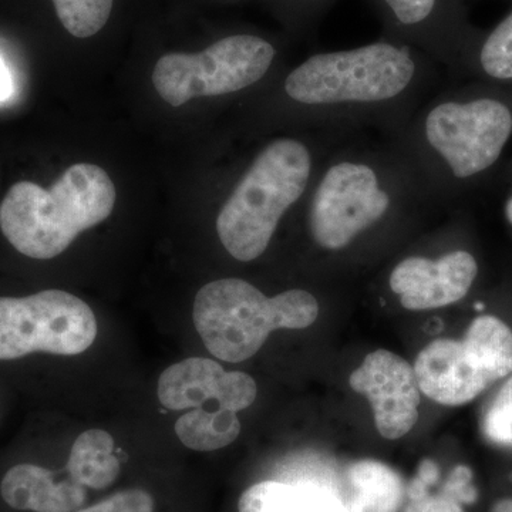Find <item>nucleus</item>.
<instances>
[{"mask_svg":"<svg viewBox=\"0 0 512 512\" xmlns=\"http://www.w3.org/2000/svg\"><path fill=\"white\" fill-rule=\"evenodd\" d=\"M437 83L433 63L412 45L380 40L309 56L282 77L279 93L295 126L392 134Z\"/></svg>","mask_w":512,"mask_h":512,"instance_id":"f257e3e1","label":"nucleus"},{"mask_svg":"<svg viewBox=\"0 0 512 512\" xmlns=\"http://www.w3.org/2000/svg\"><path fill=\"white\" fill-rule=\"evenodd\" d=\"M433 205L436 200L396 141L366 130L330 151L301 207L313 247L339 255Z\"/></svg>","mask_w":512,"mask_h":512,"instance_id":"f03ea898","label":"nucleus"},{"mask_svg":"<svg viewBox=\"0 0 512 512\" xmlns=\"http://www.w3.org/2000/svg\"><path fill=\"white\" fill-rule=\"evenodd\" d=\"M357 131L366 130L302 128L269 141L218 212L215 229L225 251L239 262L261 258L286 215L301 207L326 156Z\"/></svg>","mask_w":512,"mask_h":512,"instance_id":"7ed1b4c3","label":"nucleus"},{"mask_svg":"<svg viewBox=\"0 0 512 512\" xmlns=\"http://www.w3.org/2000/svg\"><path fill=\"white\" fill-rule=\"evenodd\" d=\"M389 136L437 202L498 163L512 136V109L495 97L434 93Z\"/></svg>","mask_w":512,"mask_h":512,"instance_id":"20e7f679","label":"nucleus"},{"mask_svg":"<svg viewBox=\"0 0 512 512\" xmlns=\"http://www.w3.org/2000/svg\"><path fill=\"white\" fill-rule=\"evenodd\" d=\"M114 202L116 188L103 168L74 164L49 190L30 181L12 185L0 205V229L20 254L45 261L107 220Z\"/></svg>","mask_w":512,"mask_h":512,"instance_id":"39448f33","label":"nucleus"},{"mask_svg":"<svg viewBox=\"0 0 512 512\" xmlns=\"http://www.w3.org/2000/svg\"><path fill=\"white\" fill-rule=\"evenodd\" d=\"M318 315V299L305 289H289L271 298L241 278L202 286L192 309L205 348L229 363L256 355L274 330L308 328Z\"/></svg>","mask_w":512,"mask_h":512,"instance_id":"423d86ee","label":"nucleus"},{"mask_svg":"<svg viewBox=\"0 0 512 512\" xmlns=\"http://www.w3.org/2000/svg\"><path fill=\"white\" fill-rule=\"evenodd\" d=\"M421 393L443 406L473 402L512 373V330L495 316H480L461 340L439 339L417 356Z\"/></svg>","mask_w":512,"mask_h":512,"instance_id":"0eeeda50","label":"nucleus"},{"mask_svg":"<svg viewBox=\"0 0 512 512\" xmlns=\"http://www.w3.org/2000/svg\"><path fill=\"white\" fill-rule=\"evenodd\" d=\"M276 49L255 35H232L204 52L170 53L158 60L153 83L170 106L197 97L231 96L264 82L274 69Z\"/></svg>","mask_w":512,"mask_h":512,"instance_id":"6e6552de","label":"nucleus"},{"mask_svg":"<svg viewBox=\"0 0 512 512\" xmlns=\"http://www.w3.org/2000/svg\"><path fill=\"white\" fill-rule=\"evenodd\" d=\"M96 316L73 293L49 289L0 298V360H15L35 352L80 355L97 336Z\"/></svg>","mask_w":512,"mask_h":512,"instance_id":"1a4fd4ad","label":"nucleus"},{"mask_svg":"<svg viewBox=\"0 0 512 512\" xmlns=\"http://www.w3.org/2000/svg\"><path fill=\"white\" fill-rule=\"evenodd\" d=\"M477 276L476 256L466 249H451L437 256H404L394 264L387 285L404 309L421 312L461 301Z\"/></svg>","mask_w":512,"mask_h":512,"instance_id":"9d476101","label":"nucleus"},{"mask_svg":"<svg viewBox=\"0 0 512 512\" xmlns=\"http://www.w3.org/2000/svg\"><path fill=\"white\" fill-rule=\"evenodd\" d=\"M349 383L369 399L384 439H402L416 426L421 390L414 367L403 357L390 350H376L350 375Z\"/></svg>","mask_w":512,"mask_h":512,"instance_id":"9b49d317","label":"nucleus"},{"mask_svg":"<svg viewBox=\"0 0 512 512\" xmlns=\"http://www.w3.org/2000/svg\"><path fill=\"white\" fill-rule=\"evenodd\" d=\"M73 478L57 481L52 471L19 464L10 468L0 483L5 503L15 510L33 512H74L86 500V490Z\"/></svg>","mask_w":512,"mask_h":512,"instance_id":"f8f14e48","label":"nucleus"},{"mask_svg":"<svg viewBox=\"0 0 512 512\" xmlns=\"http://www.w3.org/2000/svg\"><path fill=\"white\" fill-rule=\"evenodd\" d=\"M224 373V367L215 360L185 359L164 370L158 380V399L165 409L174 412L220 406L218 394Z\"/></svg>","mask_w":512,"mask_h":512,"instance_id":"ddd939ff","label":"nucleus"},{"mask_svg":"<svg viewBox=\"0 0 512 512\" xmlns=\"http://www.w3.org/2000/svg\"><path fill=\"white\" fill-rule=\"evenodd\" d=\"M239 512H349L342 498L312 483L261 481L239 498Z\"/></svg>","mask_w":512,"mask_h":512,"instance_id":"4468645a","label":"nucleus"},{"mask_svg":"<svg viewBox=\"0 0 512 512\" xmlns=\"http://www.w3.org/2000/svg\"><path fill=\"white\" fill-rule=\"evenodd\" d=\"M349 512H399L404 501L403 478L387 464L360 460L346 471Z\"/></svg>","mask_w":512,"mask_h":512,"instance_id":"2eb2a0df","label":"nucleus"},{"mask_svg":"<svg viewBox=\"0 0 512 512\" xmlns=\"http://www.w3.org/2000/svg\"><path fill=\"white\" fill-rule=\"evenodd\" d=\"M120 461L114 454V439L104 430H87L77 437L67 461L70 478L83 487L104 490L117 480Z\"/></svg>","mask_w":512,"mask_h":512,"instance_id":"dca6fc26","label":"nucleus"},{"mask_svg":"<svg viewBox=\"0 0 512 512\" xmlns=\"http://www.w3.org/2000/svg\"><path fill=\"white\" fill-rule=\"evenodd\" d=\"M175 433L191 450L215 451L238 439L241 423L237 413L224 407H198L178 419Z\"/></svg>","mask_w":512,"mask_h":512,"instance_id":"f3484780","label":"nucleus"},{"mask_svg":"<svg viewBox=\"0 0 512 512\" xmlns=\"http://www.w3.org/2000/svg\"><path fill=\"white\" fill-rule=\"evenodd\" d=\"M64 29L79 39L99 33L106 26L113 0H53Z\"/></svg>","mask_w":512,"mask_h":512,"instance_id":"a211bd4d","label":"nucleus"},{"mask_svg":"<svg viewBox=\"0 0 512 512\" xmlns=\"http://www.w3.org/2000/svg\"><path fill=\"white\" fill-rule=\"evenodd\" d=\"M477 62L488 79L512 82V12L484 40Z\"/></svg>","mask_w":512,"mask_h":512,"instance_id":"6ab92c4d","label":"nucleus"},{"mask_svg":"<svg viewBox=\"0 0 512 512\" xmlns=\"http://www.w3.org/2000/svg\"><path fill=\"white\" fill-rule=\"evenodd\" d=\"M483 431L493 443L512 446V377L501 387L484 414Z\"/></svg>","mask_w":512,"mask_h":512,"instance_id":"aec40b11","label":"nucleus"},{"mask_svg":"<svg viewBox=\"0 0 512 512\" xmlns=\"http://www.w3.org/2000/svg\"><path fill=\"white\" fill-rule=\"evenodd\" d=\"M390 18L404 30H421L431 22L439 8V0H382Z\"/></svg>","mask_w":512,"mask_h":512,"instance_id":"412c9836","label":"nucleus"},{"mask_svg":"<svg viewBox=\"0 0 512 512\" xmlns=\"http://www.w3.org/2000/svg\"><path fill=\"white\" fill-rule=\"evenodd\" d=\"M258 387L247 373L225 372L221 379L218 402L224 409L241 412L255 402Z\"/></svg>","mask_w":512,"mask_h":512,"instance_id":"4be33fe9","label":"nucleus"},{"mask_svg":"<svg viewBox=\"0 0 512 512\" xmlns=\"http://www.w3.org/2000/svg\"><path fill=\"white\" fill-rule=\"evenodd\" d=\"M74 512H154V500L147 491L136 488L120 491L92 507Z\"/></svg>","mask_w":512,"mask_h":512,"instance_id":"5701e85b","label":"nucleus"},{"mask_svg":"<svg viewBox=\"0 0 512 512\" xmlns=\"http://www.w3.org/2000/svg\"><path fill=\"white\" fill-rule=\"evenodd\" d=\"M404 512H464L461 504L453 497L444 493L430 495L429 491L417 497L409 498Z\"/></svg>","mask_w":512,"mask_h":512,"instance_id":"b1692460","label":"nucleus"},{"mask_svg":"<svg viewBox=\"0 0 512 512\" xmlns=\"http://www.w3.org/2000/svg\"><path fill=\"white\" fill-rule=\"evenodd\" d=\"M471 471L470 468L460 466L454 468L450 478H448L444 493L453 497L458 503H473L476 500V491L470 487Z\"/></svg>","mask_w":512,"mask_h":512,"instance_id":"393cba45","label":"nucleus"},{"mask_svg":"<svg viewBox=\"0 0 512 512\" xmlns=\"http://www.w3.org/2000/svg\"><path fill=\"white\" fill-rule=\"evenodd\" d=\"M13 82L12 76L2 57H0V101L8 100L12 96Z\"/></svg>","mask_w":512,"mask_h":512,"instance_id":"a878e982","label":"nucleus"},{"mask_svg":"<svg viewBox=\"0 0 512 512\" xmlns=\"http://www.w3.org/2000/svg\"><path fill=\"white\" fill-rule=\"evenodd\" d=\"M491 512H512V498H504L494 504Z\"/></svg>","mask_w":512,"mask_h":512,"instance_id":"bb28decb","label":"nucleus"},{"mask_svg":"<svg viewBox=\"0 0 512 512\" xmlns=\"http://www.w3.org/2000/svg\"><path fill=\"white\" fill-rule=\"evenodd\" d=\"M505 217H507L508 222L512 225V197L508 198V201L505 202Z\"/></svg>","mask_w":512,"mask_h":512,"instance_id":"cd10ccee","label":"nucleus"}]
</instances>
